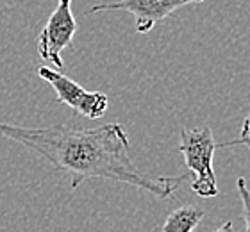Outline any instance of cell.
Returning a JSON list of instances; mask_svg holds the SVG:
<instances>
[{
	"mask_svg": "<svg viewBox=\"0 0 250 232\" xmlns=\"http://www.w3.org/2000/svg\"><path fill=\"white\" fill-rule=\"evenodd\" d=\"M0 136L23 145L70 177L75 190L88 179H111L168 198L188 175L150 177L129 155V136L122 124L113 122L95 129H75L56 124L48 127H20L0 122Z\"/></svg>",
	"mask_w": 250,
	"mask_h": 232,
	"instance_id": "cell-1",
	"label": "cell"
},
{
	"mask_svg": "<svg viewBox=\"0 0 250 232\" xmlns=\"http://www.w3.org/2000/svg\"><path fill=\"white\" fill-rule=\"evenodd\" d=\"M216 148L218 143L214 141L209 127L181 130V143L177 150L184 155L189 171L195 173L191 191L202 198H211L220 193L213 170V157Z\"/></svg>",
	"mask_w": 250,
	"mask_h": 232,
	"instance_id": "cell-2",
	"label": "cell"
},
{
	"mask_svg": "<svg viewBox=\"0 0 250 232\" xmlns=\"http://www.w3.org/2000/svg\"><path fill=\"white\" fill-rule=\"evenodd\" d=\"M38 75L54 88L58 102L72 107L75 113H79L84 118L99 120L104 116L109 107V100L105 93L88 91L59 70L42 66L38 68Z\"/></svg>",
	"mask_w": 250,
	"mask_h": 232,
	"instance_id": "cell-3",
	"label": "cell"
},
{
	"mask_svg": "<svg viewBox=\"0 0 250 232\" xmlns=\"http://www.w3.org/2000/svg\"><path fill=\"white\" fill-rule=\"evenodd\" d=\"M77 32V21L72 13V0H58V5L38 38V54L48 64L61 72L64 68L62 50L72 45Z\"/></svg>",
	"mask_w": 250,
	"mask_h": 232,
	"instance_id": "cell-4",
	"label": "cell"
},
{
	"mask_svg": "<svg viewBox=\"0 0 250 232\" xmlns=\"http://www.w3.org/2000/svg\"><path fill=\"white\" fill-rule=\"evenodd\" d=\"M204 0H118L107 4H95L89 7V15L99 11H127L134 16L136 31L148 34L156 23L167 20L173 11L188 4H200Z\"/></svg>",
	"mask_w": 250,
	"mask_h": 232,
	"instance_id": "cell-5",
	"label": "cell"
},
{
	"mask_svg": "<svg viewBox=\"0 0 250 232\" xmlns=\"http://www.w3.org/2000/svg\"><path fill=\"white\" fill-rule=\"evenodd\" d=\"M204 218V211L195 206H183L168 214L163 223V232H193Z\"/></svg>",
	"mask_w": 250,
	"mask_h": 232,
	"instance_id": "cell-6",
	"label": "cell"
},
{
	"mask_svg": "<svg viewBox=\"0 0 250 232\" xmlns=\"http://www.w3.org/2000/svg\"><path fill=\"white\" fill-rule=\"evenodd\" d=\"M238 193L241 198V206H243V220H245V231L250 232V190L247 186L245 179L240 177L238 179Z\"/></svg>",
	"mask_w": 250,
	"mask_h": 232,
	"instance_id": "cell-7",
	"label": "cell"
},
{
	"mask_svg": "<svg viewBox=\"0 0 250 232\" xmlns=\"http://www.w3.org/2000/svg\"><path fill=\"white\" fill-rule=\"evenodd\" d=\"M238 145H245L247 148L250 150V138H238V139H232V141L222 143V145H218V147H222V148H227V147H238Z\"/></svg>",
	"mask_w": 250,
	"mask_h": 232,
	"instance_id": "cell-8",
	"label": "cell"
},
{
	"mask_svg": "<svg viewBox=\"0 0 250 232\" xmlns=\"http://www.w3.org/2000/svg\"><path fill=\"white\" fill-rule=\"evenodd\" d=\"M241 138H250V111L243 122V127H241Z\"/></svg>",
	"mask_w": 250,
	"mask_h": 232,
	"instance_id": "cell-9",
	"label": "cell"
},
{
	"mask_svg": "<svg viewBox=\"0 0 250 232\" xmlns=\"http://www.w3.org/2000/svg\"><path fill=\"white\" fill-rule=\"evenodd\" d=\"M213 232H234V231H232V222H225L222 227H218L216 231H213Z\"/></svg>",
	"mask_w": 250,
	"mask_h": 232,
	"instance_id": "cell-10",
	"label": "cell"
}]
</instances>
